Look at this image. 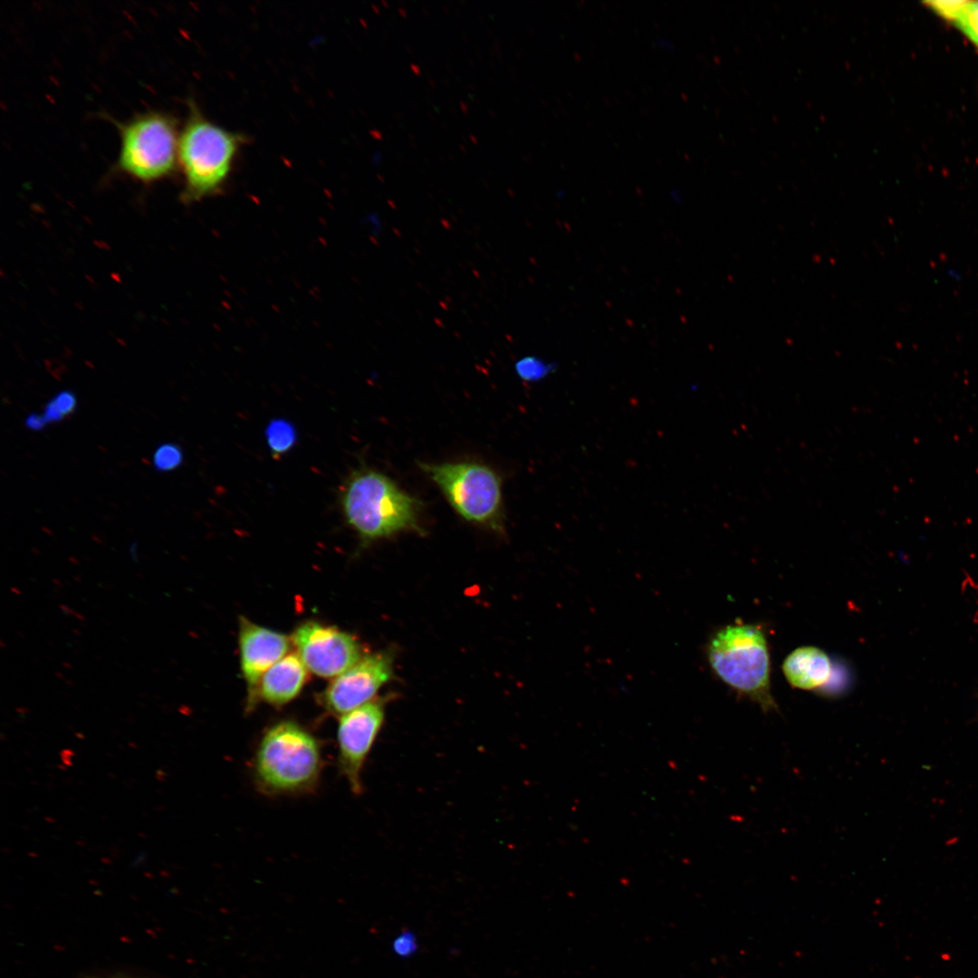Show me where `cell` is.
Masks as SVG:
<instances>
[{
  "label": "cell",
  "mask_w": 978,
  "mask_h": 978,
  "mask_svg": "<svg viewBox=\"0 0 978 978\" xmlns=\"http://www.w3.org/2000/svg\"><path fill=\"white\" fill-rule=\"evenodd\" d=\"M341 512L364 543L403 532H424L419 499L392 478L368 466L352 471L340 491Z\"/></svg>",
  "instance_id": "6da1fadb"
},
{
  "label": "cell",
  "mask_w": 978,
  "mask_h": 978,
  "mask_svg": "<svg viewBox=\"0 0 978 978\" xmlns=\"http://www.w3.org/2000/svg\"><path fill=\"white\" fill-rule=\"evenodd\" d=\"M323 767L318 739L292 720H283L263 734L253 759L257 789L270 796L311 792Z\"/></svg>",
  "instance_id": "7a4b0ae2"
},
{
  "label": "cell",
  "mask_w": 978,
  "mask_h": 978,
  "mask_svg": "<svg viewBox=\"0 0 978 978\" xmlns=\"http://www.w3.org/2000/svg\"><path fill=\"white\" fill-rule=\"evenodd\" d=\"M188 109L179 133L177 161L184 177L181 197L193 202L223 186L244 138L209 120L193 101Z\"/></svg>",
  "instance_id": "3957f363"
},
{
  "label": "cell",
  "mask_w": 978,
  "mask_h": 978,
  "mask_svg": "<svg viewBox=\"0 0 978 978\" xmlns=\"http://www.w3.org/2000/svg\"><path fill=\"white\" fill-rule=\"evenodd\" d=\"M417 465L463 520L498 533L504 532L503 479L493 467L474 460L420 461Z\"/></svg>",
  "instance_id": "277c9868"
},
{
  "label": "cell",
  "mask_w": 978,
  "mask_h": 978,
  "mask_svg": "<svg viewBox=\"0 0 978 978\" xmlns=\"http://www.w3.org/2000/svg\"><path fill=\"white\" fill-rule=\"evenodd\" d=\"M710 665L729 686L765 711L777 710L771 694L770 653L762 630L751 624L729 625L718 631L708 648Z\"/></svg>",
  "instance_id": "5b68a950"
},
{
  "label": "cell",
  "mask_w": 978,
  "mask_h": 978,
  "mask_svg": "<svg viewBox=\"0 0 978 978\" xmlns=\"http://www.w3.org/2000/svg\"><path fill=\"white\" fill-rule=\"evenodd\" d=\"M120 138L116 169L143 183L170 176L178 167L179 133L172 115L160 110L115 121Z\"/></svg>",
  "instance_id": "8992f818"
},
{
  "label": "cell",
  "mask_w": 978,
  "mask_h": 978,
  "mask_svg": "<svg viewBox=\"0 0 978 978\" xmlns=\"http://www.w3.org/2000/svg\"><path fill=\"white\" fill-rule=\"evenodd\" d=\"M385 705V700L373 699L340 718L337 729L338 768L356 795L363 791V769L384 724Z\"/></svg>",
  "instance_id": "52a82bcc"
},
{
  "label": "cell",
  "mask_w": 978,
  "mask_h": 978,
  "mask_svg": "<svg viewBox=\"0 0 978 978\" xmlns=\"http://www.w3.org/2000/svg\"><path fill=\"white\" fill-rule=\"evenodd\" d=\"M292 642L306 668L321 677H336L363 657L354 637L312 620L297 627Z\"/></svg>",
  "instance_id": "ba28073f"
},
{
  "label": "cell",
  "mask_w": 978,
  "mask_h": 978,
  "mask_svg": "<svg viewBox=\"0 0 978 978\" xmlns=\"http://www.w3.org/2000/svg\"><path fill=\"white\" fill-rule=\"evenodd\" d=\"M391 652L363 656L345 672L336 676L321 695L324 709L342 715L373 700L377 692L393 676Z\"/></svg>",
  "instance_id": "9c48e42d"
},
{
  "label": "cell",
  "mask_w": 978,
  "mask_h": 978,
  "mask_svg": "<svg viewBox=\"0 0 978 978\" xmlns=\"http://www.w3.org/2000/svg\"><path fill=\"white\" fill-rule=\"evenodd\" d=\"M241 670L247 684V709L250 707L264 674L287 655L289 638L277 631L256 625L241 617L239 624Z\"/></svg>",
  "instance_id": "30bf717a"
},
{
  "label": "cell",
  "mask_w": 978,
  "mask_h": 978,
  "mask_svg": "<svg viewBox=\"0 0 978 978\" xmlns=\"http://www.w3.org/2000/svg\"><path fill=\"white\" fill-rule=\"evenodd\" d=\"M307 680V668L297 654H287L262 676L254 700L247 709L259 702L282 706L293 700Z\"/></svg>",
  "instance_id": "8fae6325"
},
{
  "label": "cell",
  "mask_w": 978,
  "mask_h": 978,
  "mask_svg": "<svg viewBox=\"0 0 978 978\" xmlns=\"http://www.w3.org/2000/svg\"><path fill=\"white\" fill-rule=\"evenodd\" d=\"M832 663L820 648L801 647L789 654L782 663V672L793 687L817 690L823 687L832 675Z\"/></svg>",
  "instance_id": "7c38bea8"
},
{
  "label": "cell",
  "mask_w": 978,
  "mask_h": 978,
  "mask_svg": "<svg viewBox=\"0 0 978 978\" xmlns=\"http://www.w3.org/2000/svg\"><path fill=\"white\" fill-rule=\"evenodd\" d=\"M943 17L951 21L978 47V1H952Z\"/></svg>",
  "instance_id": "4fadbf2b"
},
{
  "label": "cell",
  "mask_w": 978,
  "mask_h": 978,
  "mask_svg": "<svg viewBox=\"0 0 978 978\" xmlns=\"http://www.w3.org/2000/svg\"><path fill=\"white\" fill-rule=\"evenodd\" d=\"M265 436L273 455L280 456L288 452L295 444L296 431L287 420L275 419L267 426Z\"/></svg>",
  "instance_id": "5bb4252c"
},
{
  "label": "cell",
  "mask_w": 978,
  "mask_h": 978,
  "mask_svg": "<svg viewBox=\"0 0 978 978\" xmlns=\"http://www.w3.org/2000/svg\"><path fill=\"white\" fill-rule=\"evenodd\" d=\"M514 369L520 379L524 381L533 382L547 376L551 367L536 357L527 356L516 361Z\"/></svg>",
  "instance_id": "9a60e30c"
},
{
  "label": "cell",
  "mask_w": 978,
  "mask_h": 978,
  "mask_svg": "<svg viewBox=\"0 0 978 978\" xmlns=\"http://www.w3.org/2000/svg\"><path fill=\"white\" fill-rule=\"evenodd\" d=\"M76 406V399L71 391H62L46 405L44 409L45 421H57L72 414Z\"/></svg>",
  "instance_id": "2e32d148"
},
{
  "label": "cell",
  "mask_w": 978,
  "mask_h": 978,
  "mask_svg": "<svg viewBox=\"0 0 978 978\" xmlns=\"http://www.w3.org/2000/svg\"><path fill=\"white\" fill-rule=\"evenodd\" d=\"M182 458L181 449L176 444L167 443L155 451L153 464L159 471H170L181 464Z\"/></svg>",
  "instance_id": "e0dca14e"
},
{
  "label": "cell",
  "mask_w": 978,
  "mask_h": 978,
  "mask_svg": "<svg viewBox=\"0 0 978 978\" xmlns=\"http://www.w3.org/2000/svg\"><path fill=\"white\" fill-rule=\"evenodd\" d=\"M392 948L398 955H409L416 950V940L411 934H400L393 941Z\"/></svg>",
  "instance_id": "ac0fdd59"
},
{
  "label": "cell",
  "mask_w": 978,
  "mask_h": 978,
  "mask_svg": "<svg viewBox=\"0 0 978 978\" xmlns=\"http://www.w3.org/2000/svg\"><path fill=\"white\" fill-rule=\"evenodd\" d=\"M947 276H949L950 278H953L954 280H959L960 279V274H958L957 272L955 270H953V269H948Z\"/></svg>",
  "instance_id": "d6986e66"
},
{
  "label": "cell",
  "mask_w": 978,
  "mask_h": 978,
  "mask_svg": "<svg viewBox=\"0 0 978 978\" xmlns=\"http://www.w3.org/2000/svg\"><path fill=\"white\" fill-rule=\"evenodd\" d=\"M60 608H61L62 611V612H63V613H64L65 615H67V616H68V615H73V612H74V611H73V610H72V609H70L69 607H67V606H64V605H60Z\"/></svg>",
  "instance_id": "ffe728a7"
},
{
  "label": "cell",
  "mask_w": 978,
  "mask_h": 978,
  "mask_svg": "<svg viewBox=\"0 0 978 978\" xmlns=\"http://www.w3.org/2000/svg\"><path fill=\"white\" fill-rule=\"evenodd\" d=\"M73 615H74V616H75L76 618H80V619H82V620H83V619H84V618L82 617V615H81V614H78V613H76L75 611L73 612Z\"/></svg>",
  "instance_id": "44dd1931"
},
{
  "label": "cell",
  "mask_w": 978,
  "mask_h": 978,
  "mask_svg": "<svg viewBox=\"0 0 978 978\" xmlns=\"http://www.w3.org/2000/svg\"><path fill=\"white\" fill-rule=\"evenodd\" d=\"M12 590L17 592L18 594H20V592L15 589H12Z\"/></svg>",
  "instance_id": "7402d4cb"
}]
</instances>
